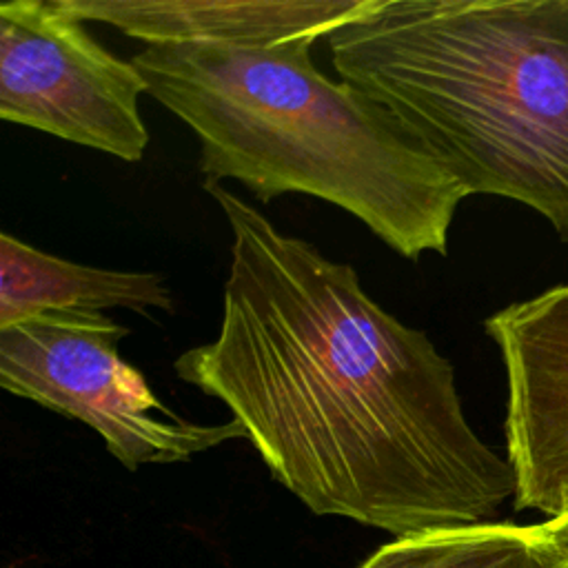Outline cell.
Returning <instances> with one entry per match:
<instances>
[{
	"label": "cell",
	"instance_id": "obj_1",
	"mask_svg": "<svg viewBox=\"0 0 568 568\" xmlns=\"http://www.w3.org/2000/svg\"><path fill=\"white\" fill-rule=\"evenodd\" d=\"M231 229L217 335L175 375L220 399L311 513L397 537L490 521L515 475L466 419L453 364L384 311L351 264L222 184Z\"/></svg>",
	"mask_w": 568,
	"mask_h": 568
},
{
	"label": "cell",
	"instance_id": "obj_9",
	"mask_svg": "<svg viewBox=\"0 0 568 568\" xmlns=\"http://www.w3.org/2000/svg\"><path fill=\"white\" fill-rule=\"evenodd\" d=\"M359 568H566L544 524L481 521L397 537Z\"/></svg>",
	"mask_w": 568,
	"mask_h": 568
},
{
	"label": "cell",
	"instance_id": "obj_7",
	"mask_svg": "<svg viewBox=\"0 0 568 568\" xmlns=\"http://www.w3.org/2000/svg\"><path fill=\"white\" fill-rule=\"evenodd\" d=\"M82 22H104L151 44H313L362 16L371 0H60Z\"/></svg>",
	"mask_w": 568,
	"mask_h": 568
},
{
	"label": "cell",
	"instance_id": "obj_8",
	"mask_svg": "<svg viewBox=\"0 0 568 568\" xmlns=\"http://www.w3.org/2000/svg\"><path fill=\"white\" fill-rule=\"evenodd\" d=\"M106 308L171 313L173 295L160 273L75 264L2 231L0 328L44 313H104Z\"/></svg>",
	"mask_w": 568,
	"mask_h": 568
},
{
	"label": "cell",
	"instance_id": "obj_2",
	"mask_svg": "<svg viewBox=\"0 0 568 568\" xmlns=\"http://www.w3.org/2000/svg\"><path fill=\"white\" fill-rule=\"evenodd\" d=\"M304 42L151 44L133 55L146 93L200 142L204 184L257 200H326L406 260L446 255L464 186L384 106L331 80Z\"/></svg>",
	"mask_w": 568,
	"mask_h": 568
},
{
	"label": "cell",
	"instance_id": "obj_6",
	"mask_svg": "<svg viewBox=\"0 0 568 568\" xmlns=\"http://www.w3.org/2000/svg\"><path fill=\"white\" fill-rule=\"evenodd\" d=\"M484 328L506 371V459L515 508L568 513V286L515 302Z\"/></svg>",
	"mask_w": 568,
	"mask_h": 568
},
{
	"label": "cell",
	"instance_id": "obj_10",
	"mask_svg": "<svg viewBox=\"0 0 568 568\" xmlns=\"http://www.w3.org/2000/svg\"><path fill=\"white\" fill-rule=\"evenodd\" d=\"M541 524H544V530H546L555 552L559 555V559L568 568V513H564L559 517H552V519H546Z\"/></svg>",
	"mask_w": 568,
	"mask_h": 568
},
{
	"label": "cell",
	"instance_id": "obj_4",
	"mask_svg": "<svg viewBox=\"0 0 568 568\" xmlns=\"http://www.w3.org/2000/svg\"><path fill=\"white\" fill-rule=\"evenodd\" d=\"M126 333L104 313H44L0 328V386L87 424L129 470L246 439L237 419L197 424L171 410L120 355Z\"/></svg>",
	"mask_w": 568,
	"mask_h": 568
},
{
	"label": "cell",
	"instance_id": "obj_5",
	"mask_svg": "<svg viewBox=\"0 0 568 568\" xmlns=\"http://www.w3.org/2000/svg\"><path fill=\"white\" fill-rule=\"evenodd\" d=\"M146 80L133 60L106 51L60 0L0 4V118L142 160L149 131L140 113Z\"/></svg>",
	"mask_w": 568,
	"mask_h": 568
},
{
	"label": "cell",
	"instance_id": "obj_3",
	"mask_svg": "<svg viewBox=\"0 0 568 568\" xmlns=\"http://www.w3.org/2000/svg\"><path fill=\"white\" fill-rule=\"evenodd\" d=\"M326 40L468 195L526 204L568 244V0H371Z\"/></svg>",
	"mask_w": 568,
	"mask_h": 568
}]
</instances>
